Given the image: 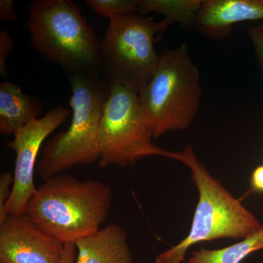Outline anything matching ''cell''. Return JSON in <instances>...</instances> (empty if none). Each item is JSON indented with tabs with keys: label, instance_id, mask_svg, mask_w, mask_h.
<instances>
[{
	"label": "cell",
	"instance_id": "6da1fadb",
	"mask_svg": "<svg viewBox=\"0 0 263 263\" xmlns=\"http://www.w3.org/2000/svg\"><path fill=\"white\" fill-rule=\"evenodd\" d=\"M112 190L101 181L53 176L37 188L24 214L61 243H76L100 230L108 216Z\"/></svg>",
	"mask_w": 263,
	"mask_h": 263
},
{
	"label": "cell",
	"instance_id": "7a4b0ae2",
	"mask_svg": "<svg viewBox=\"0 0 263 263\" xmlns=\"http://www.w3.org/2000/svg\"><path fill=\"white\" fill-rule=\"evenodd\" d=\"M31 44L69 74L100 75L101 41L71 0H36L29 7Z\"/></svg>",
	"mask_w": 263,
	"mask_h": 263
},
{
	"label": "cell",
	"instance_id": "3957f363",
	"mask_svg": "<svg viewBox=\"0 0 263 263\" xmlns=\"http://www.w3.org/2000/svg\"><path fill=\"white\" fill-rule=\"evenodd\" d=\"M176 160L186 164L191 171L199 200L187 236L157 255L155 263L185 262V254L194 245L221 238L245 239L262 228L255 216L208 171L191 145L177 152Z\"/></svg>",
	"mask_w": 263,
	"mask_h": 263
},
{
	"label": "cell",
	"instance_id": "277c9868",
	"mask_svg": "<svg viewBox=\"0 0 263 263\" xmlns=\"http://www.w3.org/2000/svg\"><path fill=\"white\" fill-rule=\"evenodd\" d=\"M202 92L200 72L186 44L161 52L155 73L138 93L153 138L187 129L200 108Z\"/></svg>",
	"mask_w": 263,
	"mask_h": 263
},
{
	"label": "cell",
	"instance_id": "5b68a950",
	"mask_svg": "<svg viewBox=\"0 0 263 263\" xmlns=\"http://www.w3.org/2000/svg\"><path fill=\"white\" fill-rule=\"evenodd\" d=\"M69 79L72 120L67 130L53 137L43 148L37 171L44 181L100 158V122L110 84L100 75L69 74Z\"/></svg>",
	"mask_w": 263,
	"mask_h": 263
},
{
	"label": "cell",
	"instance_id": "8992f818",
	"mask_svg": "<svg viewBox=\"0 0 263 263\" xmlns=\"http://www.w3.org/2000/svg\"><path fill=\"white\" fill-rule=\"evenodd\" d=\"M156 34L157 23L146 15L133 13L110 21L100 48L105 81L139 92L159 64Z\"/></svg>",
	"mask_w": 263,
	"mask_h": 263
},
{
	"label": "cell",
	"instance_id": "52a82bcc",
	"mask_svg": "<svg viewBox=\"0 0 263 263\" xmlns=\"http://www.w3.org/2000/svg\"><path fill=\"white\" fill-rule=\"evenodd\" d=\"M152 138L142 115L138 93L121 85L110 84L100 122L99 166L126 167L151 156L176 160L177 152L155 146Z\"/></svg>",
	"mask_w": 263,
	"mask_h": 263
},
{
	"label": "cell",
	"instance_id": "ba28073f",
	"mask_svg": "<svg viewBox=\"0 0 263 263\" xmlns=\"http://www.w3.org/2000/svg\"><path fill=\"white\" fill-rule=\"evenodd\" d=\"M70 109L57 106L44 117L33 119L13 134L8 148L15 153L14 179L11 196L7 202L2 222L8 216L23 215L30 197L35 193L34 167L43 142L70 117Z\"/></svg>",
	"mask_w": 263,
	"mask_h": 263
},
{
	"label": "cell",
	"instance_id": "9c48e42d",
	"mask_svg": "<svg viewBox=\"0 0 263 263\" xmlns=\"http://www.w3.org/2000/svg\"><path fill=\"white\" fill-rule=\"evenodd\" d=\"M64 247L25 214L0 222V263H60Z\"/></svg>",
	"mask_w": 263,
	"mask_h": 263
},
{
	"label": "cell",
	"instance_id": "30bf717a",
	"mask_svg": "<svg viewBox=\"0 0 263 263\" xmlns=\"http://www.w3.org/2000/svg\"><path fill=\"white\" fill-rule=\"evenodd\" d=\"M257 20H263V0H206L195 24L205 35L220 38L235 24Z\"/></svg>",
	"mask_w": 263,
	"mask_h": 263
},
{
	"label": "cell",
	"instance_id": "8fae6325",
	"mask_svg": "<svg viewBox=\"0 0 263 263\" xmlns=\"http://www.w3.org/2000/svg\"><path fill=\"white\" fill-rule=\"evenodd\" d=\"M75 245L76 263H133L127 232L117 224H108Z\"/></svg>",
	"mask_w": 263,
	"mask_h": 263
},
{
	"label": "cell",
	"instance_id": "7c38bea8",
	"mask_svg": "<svg viewBox=\"0 0 263 263\" xmlns=\"http://www.w3.org/2000/svg\"><path fill=\"white\" fill-rule=\"evenodd\" d=\"M42 103L37 97L24 94L18 84L5 81L0 84V133L13 135L38 119Z\"/></svg>",
	"mask_w": 263,
	"mask_h": 263
},
{
	"label": "cell",
	"instance_id": "4fadbf2b",
	"mask_svg": "<svg viewBox=\"0 0 263 263\" xmlns=\"http://www.w3.org/2000/svg\"><path fill=\"white\" fill-rule=\"evenodd\" d=\"M202 3V0H141L138 13L147 15L154 12L163 15V20L157 23V41L172 24L189 26L195 23Z\"/></svg>",
	"mask_w": 263,
	"mask_h": 263
},
{
	"label": "cell",
	"instance_id": "5bb4252c",
	"mask_svg": "<svg viewBox=\"0 0 263 263\" xmlns=\"http://www.w3.org/2000/svg\"><path fill=\"white\" fill-rule=\"evenodd\" d=\"M263 249V226L257 233L235 245L214 250L193 252L188 263H240L252 252Z\"/></svg>",
	"mask_w": 263,
	"mask_h": 263
},
{
	"label": "cell",
	"instance_id": "9a60e30c",
	"mask_svg": "<svg viewBox=\"0 0 263 263\" xmlns=\"http://www.w3.org/2000/svg\"><path fill=\"white\" fill-rule=\"evenodd\" d=\"M95 13L109 20L138 13L141 0H86Z\"/></svg>",
	"mask_w": 263,
	"mask_h": 263
},
{
	"label": "cell",
	"instance_id": "2e32d148",
	"mask_svg": "<svg viewBox=\"0 0 263 263\" xmlns=\"http://www.w3.org/2000/svg\"><path fill=\"white\" fill-rule=\"evenodd\" d=\"M248 34L253 45L256 60L263 76V23L250 27Z\"/></svg>",
	"mask_w": 263,
	"mask_h": 263
},
{
	"label": "cell",
	"instance_id": "e0dca14e",
	"mask_svg": "<svg viewBox=\"0 0 263 263\" xmlns=\"http://www.w3.org/2000/svg\"><path fill=\"white\" fill-rule=\"evenodd\" d=\"M13 46V41L10 34L6 31H0V75L5 80L8 74V67L5 62Z\"/></svg>",
	"mask_w": 263,
	"mask_h": 263
},
{
	"label": "cell",
	"instance_id": "ac0fdd59",
	"mask_svg": "<svg viewBox=\"0 0 263 263\" xmlns=\"http://www.w3.org/2000/svg\"><path fill=\"white\" fill-rule=\"evenodd\" d=\"M13 174L10 172H5L0 176V218L4 214L7 202L11 196L13 190Z\"/></svg>",
	"mask_w": 263,
	"mask_h": 263
},
{
	"label": "cell",
	"instance_id": "d6986e66",
	"mask_svg": "<svg viewBox=\"0 0 263 263\" xmlns=\"http://www.w3.org/2000/svg\"><path fill=\"white\" fill-rule=\"evenodd\" d=\"M17 19L14 5L12 0H0V21L14 22Z\"/></svg>",
	"mask_w": 263,
	"mask_h": 263
},
{
	"label": "cell",
	"instance_id": "ffe728a7",
	"mask_svg": "<svg viewBox=\"0 0 263 263\" xmlns=\"http://www.w3.org/2000/svg\"><path fill=\"white\" fill-rule=\"evenodd\" d=\"M251 188L256 193H263V164L256 167L251 176Z\"/></svg>",
	"mask_w": 263,
	"mask_h": 263
},
{
	"label": "cell",
	"instance_id": "44dd1931",
	"mask_svg": "<svg viewBox=\"0 0 263 263\" xmlns=\"http://www.w3.org/2000/svg\"><path fill=\"white\" fill-rule=\"evenodd\" d=\"M76 252H77V248L75 243H65L60 263H76V257H77Z\"/></svg>",
	"mask_w": 263,
	"mask_h": 263
}]
</instances>
